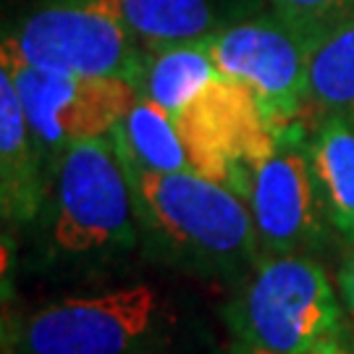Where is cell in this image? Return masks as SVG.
I'll return each instance as SVG.
<instances>
[{"instance_id":"6da1fadb","label":"cell","mask_w":354,"mask_h":354,"mask_svg":"<svg viewBox=\"0 0 354 354\" xmlns=\"http://www.w3.org/2000/svg\"><path fill=\"white\" fill-rule=\"evenodd\" d=\"M29 268L53 281H102L142 257L134 194L113 134L76 142L48 168V194L29 223Z\"/></svg>"},{"instance_id":"7a4b0ae2","label":"cell","mask_w":354,"mask_h":354,"mask_svg":"<svg viewBox=\"0 0 354 354\" xmlns=\"http://www.w3.org/2000/svg\"><path fill=\"white\" fill-rule=\"evenodd\" d=\"M118 158L134 194L145 260L231 289L252 276L263 250L236 192L194 171L158 174L124 152Z\"/></svg>"},{"instance_id":"3957f363","label":"cell","mask_w":354,"mask_h":354,"mask_svg":"<svg viewBox=\"0 0 354 354\" xmlns=\"http://www.w3.org/2000/svg\"><path fill=\"white\" fill-rule=\"evenodd\" d=\"M234 342L276 354H354V320L323 260L263 257L223 304Z\"/></svg>"},{"instance_id":"277c9868","label":"cell","mask_w":354,"mask_h":354,"mask_svg":"<svg viewBox=\"0 0 354 354\" xmlns=\"http://www.w3.org/2000/svg\"><path fill=\"white\" fill-rule=\"evenodd\" d=\"M178 310L152 283L61 297L3 317V354H171Z\"/></svg>"},{"instance_id":"5b68a950","label":"cell","mask_w":354,"mask_h":354,"mask_svg":"<svg viewBox=\"0 0 354 354\" xmlns=\"http://www.w3.org/2000/svg\"><path fill=\"white\" fill-rule=\"evenodd\" d=\"M0 53L42 71L111 76L129 84L145 58L121 0H35L6 26Z\"/></svg>"},{"instance_id":"8992f818","label":"cell","mask_w":354,"mask_h":354,"mask_svg":"<svg viewBox=\"0 0 354 354\" xmlns=\"http://www.w3.org/2000/svg\"><path fill=\"white\" fill-rule=\"evenodd\" d=\"M234 192L250 207L263 257L307 254L326 263L344 244L320 197L302 121L281 131L276 147L241 174Z\"/></svg>"},{"instance_id":"52a82bcc","label":"cell","mask_w":354,"mask_h":354,"mask_svg":"<svg viewBox=\"0 0 354 354\" xmlns=\"http://www.w3.org/2000/svg\"><path fill=\"white\" fill-rule=\"evenodd\" d=\"M218 71L254 95L273 129L304 121L310 111V45L281 16L263 11L207 39Z\"/></svg>"},{"instance_id":"ba28073f","label":"cell","mask_w":354,"mask_h":354,"mask_svg":"<svg viewBox=\"0 0 354 354\" xmlns=\"http://www.w3.org/2000/svg\"><path fill=\"white\" fill-rule=\"evenodd\" d=\"M0 68L21 97L26 121L48 155V168L66 147L111 134L137 97L124 79L42 71L8 53H0Z\"/></svg>"},{"instance_id":"9c48e42d","label":"cell","mask_w":354,"mask_h":354,"mask_svg":"<svg viewBox=\"0 0 354 354\" xmlns=\"http://www.w3.org/2000/svg\"><path fill=\"white\" fill-rule=\"evenodd\" d=\"M187 145L192 171L234 189L239 176L279 142L250 89L218 74L194 100L174 115Z\"/></svg>"},{"instance_id":"30bf717a","label":"cell","mask_w":354,"mask_h":354,"mask_svg":"<svg viewBox=\"0 0 354 354\" xmlns=\"http://www.w3.org/2000/svg\"><path fill=\"white\" fill-rule=\"evenodd\" d=\"M48 194V155L29 127L11 76L0 68V213L11 228H26Z\"/></svg>"},{"instance_id":"8fae6325","label":"cell","mask_w":354,"mask_h":354,"mask_svg":"<svg viewBox=\"0 0 354 354\" xmlns=\"http://www.w3.org/2000/svg\"><path fill=\"white\" fill-rule=\"evenodd\" d=\"M134 37L145 50L207 42L221 29L268 8V0H121Z\"/></svg>"},{"instance_id":"7c38bea8","label":"cell","mask_w":354,"mask_h":354,"mask_svg":"<svg viewBox=\"0 0 354 354\" xmlns=\"http://www.w3.org/2000/svg\"><path fill=\"white\" fill-rule=\"evenodd\" d=\"M315 115L307 129V152L313 160L320 197L333 231L344 247L354 244V127L330 115Z\"/></svg>"},{"instance_id":"4fadbf2b","label":"cell","mask_w":354,"mask_h":354,"mask_svg":"<svg viewBox=\"0 0 354 354\" xmlns=\"http://www.w3.org/2000/svg\"><path fill=\"white\" fill-rule=\"evenodd\" d=\"M221 74L207 42H181L145 50L134 92L176 115Z\"/></svg>"},{"instance_id":"5bb4252c","label":"cell","mask_w":354,"mask_h":354,"mask_svg":"<svg viewBox=\"0 0 354 354\" xmlns=\"http://www.w3.org/2000/svg\"><path fill=\"white\" fill-rule=\"evenodd\" d=\"M118 152L158 174L192 171L187 145L174 115L147 97H134L127 115L111 131Z\"/></svg>"},{"instance_id":"9a60e30c","label":"cell","mask_w":354,"mask_h":354,"mask_svg":"<svg viewBox=\"0 0 354 354\" xmlns=\"http://www.w3.org/2000/svg\"><path fill=\"white\" fill-rule=\"evenodd\" d=\"M310 113L354 127V24L310 48Z\"/></svg>"},{"instance_id":"2e32d148","label":"cell","mask_w":354,"mask_h":354,"mask_svg":"<svg viewBox=\"0 0 354 354\" xmlns=\"http://www.w3.org/2000/svg\"><path fill=\"white\" fill-rule=\"evenodd\" d=\"M268 6L310 48L354 24V0H268Z\"/></svg>"},{"instance_id":"e0dca14e","label":"cell","mask_w":354,"mask_h":354,"mask_svg":"<svg viewBox=\"0 0 354 354\" xmlns=\"http://www.w3.org/2000/svg\"><path fill=\"white\" fill-rule=\"evenodd\" d=\"M336 283H339L344 304H346V310H349V315H352V320H354V244L346 247V254H344L342 263H339Z\"/></svg>"},{"instance_id":"ac0fdd59","label":"cell","mask_w":354,"mask_h":354,"mask_svg":"<svg viewBox=\"0 0 354 354\" xmlns=\"http://www.w3.org/2000/svg\"><path fill=\"white\" fill-rule=\"evenodd\" d=\"M223 354H276V352H266V349H254V346H247V344L234 342V339H231V344L226 346V352H223Z\"/></svg>"}]
</instances>
